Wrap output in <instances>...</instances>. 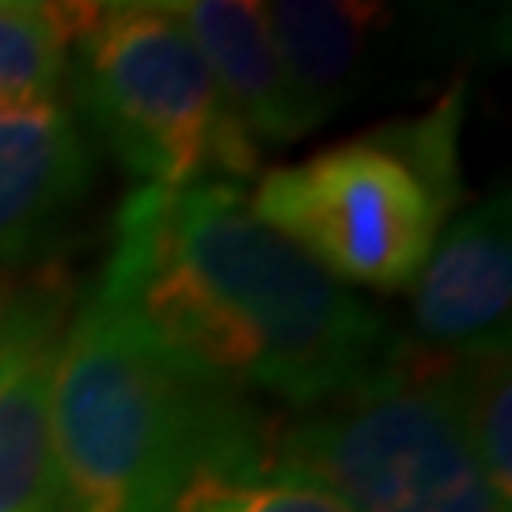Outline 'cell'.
Here are the masks:
<instances>
[{
    "instance_id": "obj_4",
    "label": "cell",
    "mask_w": 512,
    "mask_h": 512,
    "mask_svg": "<svg viewBox=\"0 0 512 512\" xmlns=\"http://www.w3.org/2000/svg\"><path fill=\"white\" fill-rule=\"evenodd\" d=\"M274 456L349 512H505L459 418L452 357L410 338L368 380L274 425Z\"/></svg>"
},
{
    "instance_id": "obj_14",
    "label": "cell",
    "mask_w": 512,
    "mask_h": 512,
    "mask_svg": "<svg viewBox=\"0 0 512 512\" xmlns=\"http://www.w3.org/2000/svg\"><path fill=\"white\" fill-rule=\"evenodd\" d=\"M73 281L57 266L0 274V376L23 357L54 349L73 319Z\"/></svg>"
},
{
    "instance_id": "obj_8",
    "label": "cell",
    "mask_w": 512,
    "mask_h": 512,
    "mask_svg": "<svg viewBox=\"0 0 512 512\" xmlns=\"http://www.w3.org/2000/svg\"><path fill=\"white\" fill-rule=\"evenodd\" d=\"M92 179V141L65 103H0V266L42 251Z\"/></svg>"
},
{
    "instance_id": "obj_12",
    "label": "cell",
    "mask_w": 512,
    "mask_h": 512,
    "mask_svg": "<svg viewBox=\"0 0 512 512\" xmlns=\"http://www.w3.org/2000/svg\"><path fill=\"white\" fill-rule=\"evenodd\" d=\"M84 8L0 0V103H61Z\"/></svg>"
},
{
    "instance_id": "obj_9",
    "label": "cell",
    "mask_w": 512,
    "mask_h": 512,
    "mask_svg": "<svg viewBox=\"0 0 512 512\" xmlns=\"http://www.w3.org/2000/svg\"><path fill=\"white\" fill-rule=\"evenodd\" d=\"M171 16L183 23L190 42L217 80L220 95L247 137L262 145L300 141L289 76L281 69L274 38L251 0H175Z\"/></svg>"
},
{
    "instance_id": "obj_5",
    "label": "cell",
    "mask_w": 512,
    "mask_h": 512,
    "mask_svg": "<svg viewBox=\"0 0 512 512\" xmlns=\"http://www.w3.org/2000/svg\"><path fill=\"white\" fill-rule=\"evenodd\" d=\"M251 209L334 281L380 293L414 285L456 213L384 126L266 171Z\"/></svg>"
},
{
    "instance_id": "obj_3",
    "label": "cell",
    "mask_w": 512,
    "mask_h": 512,
    "mask_svg": "<svg viewBox=\"0 0 512 512\" xmlns=\"http://www.w3.org/2000/svg\"><path fill=\"white\" fill-rule=\"evenodd\" d=\"M76 118L141 186H243L262 152L160 0L88 4L69 61Z\"/></svg>"
},
{
    "instance_id": "obj_1",
    "label": "cell",
    "mask_w": 512,
    "mask_h": 512,
    "mask_svg": "<svg viewBox=\"0 0 512 512\" xmlns=\"http://www.w3.org/2000/svg\"><path fill=\"white\" fill-rule=\"evenodd\" d=\"M95 293L152 346L228 391L308 410L368 380L403 334L277 236L232 183L137 186Z\"/></svg>"
},
{
    "instance_id": "obj_7",
    "label": "cell",
    "mask_w": 512,
    "mask_h": 512,
    "mask_svg": "<svg viewBox=\"0 0 512 512\" xmlns=\"http://www.w3.org/2000/svg\"><path fill=\"white\" fill-rule=\"evenodd\" d=\"M501 186L444 220L421 274L410 285L418 346L440 357L509 349L512 217Z\"/></svg>"
},
{
    "instance_id": "obj_2",
    "label": "cell",
    "mask_w": 512,
    "mask_h": 512,
    "mask_svg": "<svg viewBox=\"0 0 512 512\" xmlns=\"http://www.w3.org/2000/svg\"><path fill=\"white\" fill-rule=\"evenodd\" d=\"M270 418L152 346L95 293L57 346L50 433L61 512H167L202 463Z\"/></svg>"
},
{
    "instance_id": "obj_13",
    "label": "cell",
    "mask_w": 512,
    "mask_h": 512,
    "mask_svg": "<svg viewBox=\"0 0 512 512\" xmlns=\"http://www.w3.org/2000/svg\"><path fill=\"white\" fill-rule=\"evenodd\" d=\"M452 387L467 440L497 505L512 512V372L509 349L452 357Z\"/></svg>"
},
{
    "instance_id": "obj_6",
    "label": "cell",
    "mask_w": 512,
    "mask_h": 512,
    "mask_svg": "<svg viewBox=\"0 0 512 512\" xmlns=\"http://www.w3.org/2000/svg\"><path fill=\"white\" fill-rule=\"evenodd\" d=\"M262 16L304 137L403 80L418 54V38L406 35V12L387 4L281 0L262 4Z\"/></svg>"
},
{
    "instance_id": "obj_10",
    "label": "cell",
    "mask_w": 512,
    "mask_h": 512,
    "mask_svg": "<svg viewBox=\"0 0 512 512\" xmlns=\"http://www.w3.org/2000/svg\"><path fill=\"white\" fill-rule=\"evenodd\" d=\"M57 346L0 376V512H61L50 433Z\"/></svg>"
},
{
    "instance_id": "obj_11",
    "label": "cell",
    "mask_w": 512,
    "mask_h": 512,
    "mask_svg": "<svg viewBox=\"0 0 512 512\" xmlns=\"http://www.w3.org/2000/svg\"><path fill=\"white\" fill-rule=\"evenodd\" d=\"M274 425L202 463L167 512H349L327 486L274 456Z\"/></svg>"
}]
</instances>
